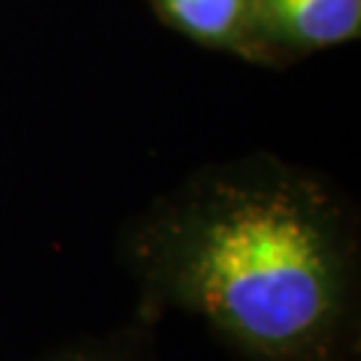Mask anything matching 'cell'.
<instances>
[{
    "label": "cell",
    "instance_id": "obj_1",
    "mask_svg": "<svg viewBox=\"0 0 361 361\" xmlns=\"http://www.w3.org/2000/svg\"><path fill=\"white\" fill-rule=\"evenodd\" d=\"M118 257L153 326L182 313L238 361L359 359V212L308 169H198L121 228Z\"/></svg>",
    "mask_w": 361,
    "mask_h": 361
},
{
    "label": "cell",
    "instance_id": "obj_2",
    "mask_svg": "<svg viewBox=\"0 0 361 361\" xmlns=\"http://www.w3.org/2000/svg\"><path fill=\"white\" fill-rule=\"evenodd\" d=\"M255 6L262 38L279 62L361 35V0H255Z\"/></svg>",
    "mask_w": 361,
    "mask_h": 361
},
{
    "label": "cell",
    "instance_id": "obj_3",
    "mask_svg": "<svg viewBox=\"0 0 361 361\" xmlns=\"http://www.w3.org/2000/svg\"><path fill=\"white\" fill-rule=\"evenodd\" d=\"M171 30L198 46L255 65H279L262 38L255 0H150Z\"/></svg>",
    "mask_w": 361,
    "mask_h": 361
},
{
    "label": "cell",
    "instance_id": "obj_4",
    "mask_svg": "<svg viewBox=\"0 0 361 361\" xmlns=\"http://www.w3.org/2000/svg\"><path fill=\"white\" fill-rule=\"evenodd\" d=\"M153 335V324L134 319L116 332L70 340L38 361H142V350Z\"/></svg>",
    "mask_w": 361,
    "mask_h": 361
},
{
    "label": "cell",
    "instance_id": "obj_5",
    "mask_svg": "<svg viewBox=\"0 0 361 361\" xmlns=\"http://www.w3.org/2000/svg\"><path fill=\"white\" fill-rule=\"evenodd\" d=\"M348 361H359V359H348Z\"/></svg>",
    "mask_w": 361,
    "mask_h": 361
}]
</instances>
